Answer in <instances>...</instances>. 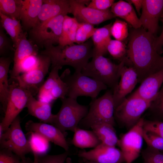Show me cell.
Listing matches in <instances>:
<instances>
[{"mask_svg":"<svg viewBox=\"0 0 163 163\" xmlns=\"http://www.w3.org/2000/svg\"><path fill=\"white\" fill-rule=\"evenodd\" d=\"M10 88L9 95L5 116L0 123L4 132L26 107L29 97L31 94L20 87L15 81H13L10 85Z\"/></svg>","mask_w":163,"mask_h":163,"instance_id":"7c38bea8","label":"cell"},{"mask_svg":"<svg viewBox=\"0 0 163 163\" xmlns=\"http://www.w3.org/2000/svg\"><path fill=\"white\" fill-rule=\"evenodd\" d=\"M74 132L71 143L78 148L82 149L94 148L101 143L92 130L82 129L78 127Z\"/></svg>","mask_w":163,"mask_h":163,"instance_id":"4316f807","label":"cell"},{"mask_svg":"<svg viewBox=\"0 0 163 163\" xmlns=\"http://www.w3.org/2000/svg\"><path fill=\"white\" fill-rule=\"evenodd\" d=\"M25 127L26 131L38 133L49 142L62 148L65 151H68L69 146L64 133L54 125L30 120L26 123Z\"/></svg>","mask_w":163,"mask_h":163,"instance_id":"e0dca14e","label":"cell"},{"mask_svg":"<svg viewBox=\"0 0 163 163\" xmlns=\"http://www.w3.org/2000/svg\"><path fill=\"white\" fill-rule=\"evenodd\" d=\"M49 76L40 89L37 94L38 100L52 104L58 98L66 97L68 87L59 74L60 66L52 67Z\"/></svg>","mask_w":163,"mask_h":163,"instance_id":"4fadbf2b","label":"cell"},{"mask_svg":"<svg viewBox=\"0 0 163 163\" xmlns=\"http://www.w3.org/2000/svg\"><path fill=\"white\" fill-rule=\"evenodd\" d=\"M110 33L115 40L121 41L129 36L127 23L124 21L116 19L110 28Z\"/></svg>","mask_w":163,"mask_h":163,"instance_id":"d590c367","label":"cell"},{"mask_svg":"<svg viewBox=\"0 0 163 163\" xmlns=\"http://www.w3.org/2000/svg\"><path fill=\"white\" fill-rule=\"evenodd\" d=\"M152 101L131 94L115 109L114 117L121 124L131 129L150 107Z\"/></svg>","mask_w":163,"mask_h":163,"instance_id":"ba28073f","label":"cell"},{"mask_svg":"<svg viewBox=\"0 0 163 163\" xmlns=\"http://www.w3.org/2000/svg\"><path fill=\"white\" fill-rule=\"evenodd\" d=\"M21 158L11 150L1 149L0 163H20Z\"/></svg>","mask_w":163,"mask_h":163,"instance_id":"b9f144b4","label":"cell"},{"mask_svg":"<svg viewBox=\"0 0 163 163\" xmlns=\"http://www.w3.org/2000/svg\"><path fill=\"white\" fill-rule=\"evenodd\" d=\"M107 49V52L114 59L120 62L124 60L126 55L127 47L122 41L111 39Z\"/></svg>","mask_w":163,"mask_h":163,"instance_id":"d6a6232c","label":"cell"},{"mask_svg":"<svg viewBox=\"0 0 163 163\" xmlns=\"http://www.w3.org/2000/svg\"><path fill=\"white\" fill-rule=\"evenodd\" d=\"M155 37L142 27L133 28L129 33L126 55L124 61L125 65L135 70L139 83L163 69V57L158 53L154 46Z\"/></svg>","mask_w":163,"mask_h":163,"instance_id":"6da1fadb","label":"cell"},{"mask_svg":"<svg viewBox=\"0 0 163 163\" xmlns=\"http://www.w3.org/2000/svg\"><path fill=\"white\" fill-rule=\"evenodd\" d=\"M68 87L66 97L77 99L80 96L97 98L101 91L107 87L102 83L86 76L81 72H75L71 74L68 69H66L60 76Z\"/></svg>","mask_w":163,"mask_h":163,"instance_id":"5b68a950","label":"cell"},{"mask_svg":"<svg viewBox=\"0 0 163 163\" xmlns=\"http://www.w3.org/2000/svg\"><path fill=\"white\" fill-rule=\"evenodd\" d=\"M69 13L72 14L78 23L93 25L101 23L116 18L110 9L100 11L86 6L77 0H69Z\"/></svg>","mask_w":163,"mask_h":163,"instance_id":"5bb4252c","label":"cell"},{"mask_svg":"<svg viewBox=\"0 0 163 163\" xmlns=\"http://www.w3.org/2000/svg\"><path fill=\"white\" fill-rule=\"evenodd\" d=\"M114 1L113 0H92L87 6L97 10L104 11L109 9Z\"/></svg>","mask_w":163,"mask_h":163,"instance_id":"7bdbcfd3","label":"cell"},{"mask_svg":"<svg viewBox=\"0 0 163 163\" xmlns=\"http://www.w3.org/2000/svg\"><path fill=\"white\" fill-rule=\"evenodd\" d=\"M20 163H34V161L30 158L25 157L21 159Z\"/></svg>","mask_w":163,"mask_h":163,"instance_id":"bcb514c9","label":"cell"},{"mask_svg":"<svg viewBox=\"0 0 163 163\" xmlns=\"http://www.w3.org/2000/svg\"><path fill=\"white\" fill-rule=\"evenodd\" d=\"M91 128L101 143L112 147L118 145L119 139L112 125L106 123H101L92 126Z\"/></svg>","mask_w":163,"mask_h":163,"instance_id":"83f0119b","label":"cell"},{"mask_svg":"<svg viewBox=\"0 0 163 163\" xmlns=\"http://www.w3.org/2000/svg\"><path fill=\"white\" fill-rule=\"evenodd\" d=\"M30 133L31 135L29 141L32 152H35L39 155H43L49 149V141L38 133Z\"/></svg>","mask_w":163,"mask_h":163,"instance_id":"1f68e13d","label":"cell"},{"mask_svg":"<svg viewBox=\"0 0 163 163\" xmlns=\"http://www.w3.org/2000/svg\"><path fill=\"white\" fill-rule=\"evenodd\" d=\"M127 1L131 4H133L137 11L139 14L140 10L142 7L143 0H129Z\"/></svg>","mask_w":163,"mask_h":163,"instance_id":"f6af8a7d","label":"cell"},{"mask_svg":"<svg viewBox=\"0 0 163 163\" xmlns=\"http://www.w3.org/2000/svg\"><path fill=\"white\" fill-rule=\"evenodd\" d=\"M143 137L148 146L163 152V138L152 132L143 129Z\"/></svg>","mask_w":163,"mask_h":163,"instance_id":"8d00e7d4","label":"cell"},{"mask_svg":"<svg viewBox=\"0 0 163 163\" xmlns=\"http://www.w3.org/2000/svg\"><path fill=\"white\" fill-rule=\"evenodd\" d=\"M38 60V54L31 55L24 58L16 67L9 72L11 79L14 80L20 75L34 69L37 66Z\"/></svg>","mask_w":163,"mask_h":163,"instance_id":"4dcf8cb0","label":"cell"},{"mask_svg":"<svg viewBox=\"0 0 163 163\" xmlns=\"http://www.w3.org/2000/svg\"><path fill=\"white\" fill-rule=\"evenodd\" d=\"M14 46L12 40L6 35L4 29L0 26V55L4 56L8 52L14 50Z\"/></svg>","mask_w":163,"mask_h":163,"instance_id":"f35d334b","label":"cell"},{"mask_svg":"<svg viewBox=\"0 0 163 163\" xmlns=\"http://www.w3.org/2000/svg\"><path fill=\"white\" fill-rule=\"evenodd\" d=\"M163 14V0H143L139 18L142 27L155 35L158 28L159 20Z\"/></svg>","mask_w":163,"mask_h":163,"instance_id":"2e32d148","label":"cell"},{"mask_svg":"<svg viewBox=\"0 0 163 163\" xmlns=\"http://www.w3.org/2000/svg\"><path fill=\"white\" fill-rule=\"evenodd\" d=\"M0 24L10 35L15 48L18 39L24 31L20 21L11 18L0 13Z\"/></svg>","mask_w":163,"mask_h":163,"instance_id":"f1b7e54d","label":"cell"},{"mask_svg":"<svg viewBox=\"0 0 163 163\" xmlns=\"http://www.w3.org/2000/svg\"><path fill=\"white\" fill-rule=\"evenodd\" d=\"M27 33L24 31L18 39L14 50L13 68L16 67L25 58L33 55H38V47L27 38Z\"/></svg>","mask_w":163,"mask_h":163,"instance_id":"cb8c5ba5","label":"cell"},{"mask_svg":"<svg viewBox=\"0 0 163 163\" xmlns=\"http://www.w3.org/2000/svg\"><path fill=\"white\" fill-rule=\"evenodd\" d=\"M61 100V107L58 113L55 114L51 124L64 133L67 130L74 132L87 115L89 107L81 104L76 99L69 97H66Z\"/></svg>","mask_w":163,"mask_h":163,"instance_id":"8992f818","label":"cell"},{"mask_svg":"<svg viewBox=\"0 0 163 163\" xmlns=\"http://www.w3.org/2000/svg\"><path fill=\"white\" fill-rule=\"evenodd\" d=\"M34 156V163H38V155L35 152H33Z\"/></svg>","mask_w":163,"mask_h":163,"instance_id":"7dc6e473","label":"cell"},{"mask_svg":"<svg viewBox=\"0 0 163 163\" xmlns=\"http://www.w3.org/2000/svg\"><path fill=\"white\" fill-rule=\"evenodd\" d=\"M38 63L35 68L20 75L13 80L34 96L37 94L44 83V78L48 72L51 64L47 56L40 54L38 55Z\"/></svg>","mask_w":163,"mask_h":163,"instance_id":"30bf717a","label":"cell"},{"mask_svg":"<svg viewBox=\"0 0 163 163\" xmlns=\"http://www.w3.org/2000/svg\"><path fill=\"white\" fill-rule=\"evenodd\" d=\"M65 16L59 15L46 21L39 22L29 31V40L38 47L45 48L59 44Z\"/></svg>","mask_w":163,"mask_h":163,"instance_id":"52a82bcc","label":"cell"},{"mask_svg":"<svg viewBox=\"0 0 163 163\" xmlns=\"http://www.w3.org/2000/svg\"><path fill=\"white\" fill-rule=\"evenodd\" d=\"M52 104L35 99L31 94L26 105L28 113L42 122L52 124L55 114L52 113Z\"/></svg>","mask_w":163,"mask_h":163,"instance_id":"7402d4cb","label":"cell"},{"mask_svg":"<svg viewBox=\"0 0 163 163\" xmlns=\"http://www.w3.org/2000/svg\"><path fill=\"white\" fill-rule=\"evenodd\" d=\"M124 61L118 64L100 55L93 54L92 59L82 69L83 75L100 82L113 90L118 83Z\"/></svg>","mask_w":163,"mask_h":163,"instance_id":"3957f363","label":"cell"},{"mask_svg":"<svg viewBox=\"0 0 163 163\" xmlns=\"http://www.w3.org/2000/svg\"><path fill=\"white\" fill-rule=\"evenodd\" d=\"M43 0H23L20 21L23 30L29 31L39 22L38 16Z\"/></svg>","mask_w":163,"mask_h":163,"instance_id":"ffe728a7","label":"cell"},{"mask_svg":"<svg viewBox=\"0 0 163 163\" xmlns=\"http://www.w3.org/2000/svg\"><path fill=\"white\" fill-rule=\"evenodd\" d=\"M160 19L163 24L162 31L159 36L155 37L154 42L155 48L158 53L160 55L163 53L162 49L163 46V14L161 16Z\"/></svg>","mask_w":163,"mask_h":163,"instance_id":"ee69618b","label":"cell"},{"mask_svg":"<svg viewBox=\"0 0 163 163\" xmlns=\"http://www.w3.org/2000/svg\"><path fill=\"white\" fill-rule=\"evenodd\" d=\"M22 0H0V13L13 19L20 21Z\"/></svg>","mask_w":163,"mask_h":163,"instance_id":"f546056e","label":"cell"},{"mask_svg":"<svg viewBox=\"0 0 163 163\" xmlns=\"http://www.w3.org/2000/svg\"><path fill=\"white\" fill-rule=\"evenodd\" d=\"M96 28L89 23H78L75 43L77 44L85 43L91 37Z\"/></svg>","mask_w":163,"mask_h":163,"instance_id":"836d02e7","label":"cell"},{"mask_svg":"<svg viewBox=\"0 0 163 163\" xmlns=\"http://www.w3.org/2000/svg\"><path fill=\"white\" fill-rule=\"evenodd\" d=\"M115 109L113 91L108 90L101 97L92 99L88 113L78 127L88 129L95 124L101 123H109L114 126Z\"/></svg>","mask_w":163,"mask_h":163,"instance_id":"277c9868","label":"cell"},{"mask_svg":"<svg viewBox=\"0 0 163 163\" xmlns=\"http://www.w3.org/2000/svg\"><path fill=\"white\" fill-rule=\"evenodd\" d=\"M70 9L69 0H43L39 22H43L60 15H66Z\"/></svg>","mask_w":163,"mask_h":163,"instance_id":"44dd1931","label":"cell"},{"mask_svg":"<svg viewBox=\"0 0 163 163\" xmlns=\"http://www.w3.org/2000/svg\"><path fill=\"white\" fill-rule=\"evenodd\" d=\"M110 23L103 27L97 28L91 37L94 50L93 54L104 56L108 52L107 46L111 39Z\"/></svg>","mask_w":163,"mask_h":163,"instance_id":"484cf974","label":"cell"},{"mask_svg":"<svg viewBox=\"0 0 163 163\" xmlns=\"http://www.w3.org/2000/svg\"><path fill=\"white\" fill-rule=\"evenodd\" d=\"M120 78V82L113 90L115 109L131 93L138 83V76L135 70L125 65L122 69Z\"/></svg>","mask_w":163,"mask_h":163,"instance_id":"ac0fdd59","label":"cell"},{"mask_svg":"<svg viewBox=\"0 0 163 163\" xmlns=\"http://www.w3.org/2000/svg\"><path fill=\"white\" fill-rule=\"evenodd\" d=\"M85 163H98L91 161H86V162Z\"/></svg>","mask_w":163,"mask_h":163,"instance_id":"681fc988","label":"cell"},{"mask_svg":"<svg viewBox=\"0 0 163 163\" xmlns=\"http://www.w3.org/2000/svg\"><path fill=\"white\" fill-rule=\"evenodd\" d=\"M149 109L154 117V120L163 121V83Z\"/></svg>","mask_w":163,"mask_h":163,"instance_id":"e575fe53","label":"cell"},{"mask_svg":"<svg viewBox=\"0 0 163 163\" xmlns=\"http://www.w3.org/2000/svg\"><path fill=\"white\" fill-rule=\"evenodd\" d=\"M92 40H88L80 44L62 46H50L40 52V54L50 58L52 67H62L67 65L72 67L75 72H81L82 69L92 58L94 47Z\"/></svg>","mask_w":163,"mask_h":163,"instance_id":"7a4b0ae2","label":"cell"},{"mask_svg":"<svg viewBox=\"0 0 163 163\" xmlns=\"http://www.w3.org/2000/svg\"><path fill=\"white\" fill-rule=\"evenodd\" d=\"M143 129L163 138V121L144 120Z\"/></svg>","mask_w":163,"mask_h":163,"instance_id":"60d3db41","label":"cell"},{"mask_svg":"<svg viewBox=\"0 0 163 163\" xmlns=\"http://www.w3.org/2000/svg\"><path fill=\"white\" fill-rule=\"evenodd\" d=\"M1 149L11 151L21 159L32 152L29 141L27 140L21 125V119L18 116L9 128L0 136Z\"/></svg>","mask_w":163,"mask_h":163,"instance_id":"9c48e42d","label":"cell"},{"mask_svg":"<svg viewBox=\"0 0 163 163\" xmlns=\"http://www.w3.org/2000/svg\"><path fill=\"white\" fill-rule=\"evenodd\" d=\"M144 119L138 122L119 139L121 149L126 163H132L139 156L143 143V124Z\"/></svg>","mask_w":163,"mask_h":163,"instance_id":"8fae6325","label":"cell"},{"mask_svg":"<svg viewBox=\"0 0 163 163\" xmlns=\"http://www.w3.org/2000/svg\"><path fill=\"white\" fill-rule=\"evenodd\" d=\"M65 162L66 163H73L71 158L69 157L67 158Z\"/></svg>","mask_w":163,"mask_h":163,"instance_id":"c3c4849f","label":"cell"},{"mask_svg":"<svg viewBox=\"0 0 163 163\" xmlns=\"http://www.w3.org/2000/svg\"><path fill=\"white\" fill-rule=\"evenodd\" d=\"M143 163H163V152L149 146L141 152Z\"/></svg>","mask_w":163,"mask_h":163,"instance_id":"74e56055","label":"cell"},{"mask_svg":"<svg viewBox=\"0 0 163 163\" xmlns=\"http://www.w3.org/2000/svg\"><path fill=\"white\" fill-rule=\"evenodd\" d=\"M110 10L116 17H119L124 19L133 28L138 29L142 27L139 19L130 3L120 0L114 2Z\"/></svg>","mask_w":163,"mask_h":163,"instance_id":"603a6c76","label":"cell"},{"mask_svg":"<svg viewBox=\"0 0 163 163\" xmlns=\"http://www.w3.org/2000/svg\"><path fill=\"white\" fill-rule=\"evenodd\" d=\"M141 83L138 88L131 94L152 101L163 83V69L150 75Z\"/></svg>","mask_w":163,"mask_h":163,"instance_id":"d6986e66","label":"cell"},{"mask_svg":"<svg viewBox=\"0 0 163 163\" xmlns=\"http://www.w3.org/2000/svg\"><path fill=\"white\" fill-rule=\"evenodd\" d=\"M69 154V151L58 155H38V163H64Z\"/></svg>","mask_w":163,"mask_h":163,"instance_id":"ab89813d","label":"cell"},{"mask_svg":"<svg viewBox=\"0 0 163 163\" xmlns=\"http://www.w3.org/2000/svg\"><path fill=\"white\" fill-rule=\"evenodd\" d=\"M78 155L86 161L98 163H123L125 162L120 150L115 147L107 146L101 143L90 151H80Z\"/></svg>","mask_w":163,"mask_h":163,"instance_id":"9a60e30c","label":"cell"},{"mask_svg":"<svg viewBox=\"0 0 163 163\" xmlns=\"http://www.w3.org/2000/svg\"><path fill=\"white\" fill-rule=\"evenodd\" d=\"M12 62L9 57L2 56L0 58V101L4 113L9 95L10 88L8 75Z\"/></svg>","mask_w":163,"mask_h":163,"instance_id":"d4e9b609","label":"cell"}]
</instances>
